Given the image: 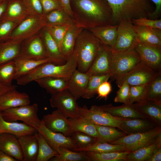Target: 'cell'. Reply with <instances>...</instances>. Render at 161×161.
<instances>
[{"instance_id": "cell-1", "label": "cell", "mask_w": 161, "mask_h": 161, "mask_svg": "<svg viewBox=\"0 0 161 161\" xmlns=\"http://www.w3.org/2000/svg\"><path fill=\"white\" fill-rule=\"evenodd\" d=\"M74 22L89 30L113 24L111 9L106 0H69Z\"/></svg>"}, {"instance_id": "cell-2", "label": "cell", "mask_w": 161, "mask_h": 161, "mask_svg": "<svg viewBox=\"0 0 161 161\" xmlns=\"http://www.w3.org/2000/svg\"><path fill=\"white\" fill-rule=\"evenodd\" d=\"M77 58L73 52L68 57L66 63L57 64L51 62L44 63L16 80L18 84L25 85L36 80L44 77L52 76L69 80L77 69Z\"/></svg>"}, {"instance_id": "cell-3", "label": "cell", "mask_w": 161, "mask_h": 161, "mask_svg": "<svg viewBox=\"0 0 161 161\" xmlns=\"http://www.w3.org/2000/svg\"><path fill=\"white\" fill-rule=\"evenodd\" d=\"M101 43L89 30L84 29L76 40L73 52L77 58V69L86 73L91 67Z\"/></svg>"}, {"instance_id": "cell-4", "label": "cell", "mask_w": 161, "mask_h": 161, "mask_svg": "<svg viewBox=\"0 0 161 161\" xmlns=\"http://www.w3.org/2000/svg\"><path fill=\"white\" fill-rule=\"evenodd\" d=\"M112 11L113 24L121 21L148 17L151 12L150 0H106Z\"/></svg>"}, {"instance_id": "cell-5", "label": "cell", "mask_w": 161, "mask_h": 161, "mask_svg": "<svg viewBox=\"0 0 161 161\" xmlns=\"http://www.w3.org/2000/svg\"><path fill=\"white\" fill-rule=\"evenodd\" d=\"M112 56L109 73L112 80L133 69L141 62L137 52L134 49L122 52L112 50Z\"/></svg>"}, {"instance_id": "cell-6", "label": "cell", "mask_w": 161, "mask_h": 161, "mask_svg": "<svg viewBox=\"0 0 161 161\" xmlns=\"http://www.w3.org/2000/svg\"><path fill=\"white\" fill-rule=\"evenodd\" d=\"M38 104L34 103L1 111L2 116L5 120L9 122L21 121L38 130L42 123V120L38 115Z\"/></svg>"}, {"instance_id": "cell-7", "label": "cell", "mask_w": 161, "mask_h": 161, "mask_svg": "<svg viewBox=\"0 0 161 161\" xmlns=\"http://www.w3.org/2000/svg\"><path fill=\"white\" fill-rule=\"evenodd\" d=\"M161 137V127L147 132L127 135L110 143L123 145L127 151H133L149 145Z\"/></svg>"}, {"instance_id": "cell-8", "label": "cell", "mask_w": 161, "mask_h": 161, "mask_svg": "<svg viewBox=\"0 0 161 161\" xmlns=\"http://www.w3.org/2000/svg\"><path fill=\"white\" fill-rule=\"evenodd\" d=\"M139 42L132 20L120 22L118 24L116 41L112 50L122 52L134 50Z\"/></svg>"}, {"instance_id": "cell-9", "label": "cell", "mask_w": 161, "mask_h": 161, "mask_svg": "<svg viewBox=\"0 0 161 161\" xmlns=\"http://www.w3.org/2000/svg\"><path fill=\"white\" fill-rule=\"evenodd\" d=\"M45 26L44 15H29L15 28L9 40L22 41L39 33Z\"/></svg>"}, {"instance_id": "cell-10", "label": "cell", "mask_w": 161, "mask_h": 161, "mask_svg": "<svg viewBox=\"0 0 161 161\" xmlns=\"http://www.w3.org/2000/svg\"><path fill=\"white\" fill-rule=\"evenodd\" d=\"M51 95L49 101L52 107L56 108L67 118L80 116L77 100L67 89Z\"/></svg>"}, {"instance_id": "cell-11", "label": "cell", "mask_w": 161, "mask_h": 161, "mask_svg": "<svg viewBox=\"0 0 161 161\" xmlns=\"http://www.w3.org/2000/svg\"><path fill=\"white\" fill-rule=\"evenodd\" d=\"M79 112L81 117L95 125L113 127L120 129V124L128 119L114 117L96 105L92 106L90 109L85 106H79Z\"/></svg>"}, {"instance_id": "cell-12", "label": "cell", "mask_w": 161, "mask_h": 161, "mask_svg": "<svg viewBox=\"0 0 161 161\" xmlns=\"http://www.w3.org/2000/svg\"><path fill=\"white\" fill-rule=\"evenodd\" d=\"M157 73L141 62L131 71L118 77L115 80L119 87L124 82L130 86L145 84L150 81Z\"/></svg>"}, {"instance_id": "cell-13", "label": "cell", "mask_w": 161, "mask_h": 161, "mask_svg": "<svg viewBox=\"0 0 161 161\" xmlns=\"http://www.w3.org/2000/svg\"><path fill=\"white\" fill-rule=\"evenodd\" d=\"M17 57L35 60L48 58L39 33L22 42Z\"/></svg>"}, {"instance_id": "cell-14", "label": "cell", "mask_w": 161, "mask_h": 161, "mask_svg": "<svg viewBox=\"0 0 161 161\" xmlns=\"http://www.w3.org/2000/svg\"><path fill=\"white\" fill-rule=\"evenodd\" d=\"M134 50L141 62L156 72L161 71V46L139 42Z\"/></svg>"}, {"instance_id": "cell-15", "label": "cell", "mask_w": 161, "mask_h": 161, "mask_svg": "<svg viewBox=\"0 0 161 161\" xmlns=\"http://www.w3.org/2000/svg\"><path fill=\"white\" fill-rule=\"evenodd\" d=\"M41 120L45 126L52 131L61 133L66 136H70L73 132L68 118L57 109L44 115Z\"/></svg>"}, {"instance_id": "cell-16", "label": "cell", "mask_w": 161, "mask_h": 161, "mask_svg": "<svg viewBox=\"0 0 161 161\" xmlns=\"http://www.w3.org/2000/svg\"><path fill=\"white\" fill-rule=\"evenodd\" d=\"M38 131L43 135L49 145L56 151L59 147L65 148L73 151L78 148L76 142L71 137L50 130L45 126L42 121Z\"/></svg>"}, {"instance_id": "cell-17", "label": "cell", "mask_w": 161, "mask_h": 161, "mask_svg": "<svg viewBox=\"0 0 161 161\" xmlns=\"http://www.w3.org/2000/svg\"><path fill=\"white\" fill-rule=\"evenodd\" d=\"M112 56V50L101 43L96 58L86 73L92 75L109 73Z\"/></svg>"}, {"instance_id": "cell-18", "label": "cell", "mask_w": 161, "mask_h": 161, "mask_svg": "<svg viewBox=\"0 0 161 161\" xmlns=\"http://www.w3.org/2000/svg\"><path fill=\"white\" fill-rule=\"evenodd\" d=\"M40 32L39 33L42 39L47 58L51 63L59 65L65 63L68 58L62 53L46 27H44Z\"/></svg>"}, {"instance_id": "cell-19", "label": "cell", "mask_w": 161, "mask_h": 161, "mask_svg": "<svg viewBox=\"0 0 161 161\" xmlns=\"http://www.w3.org/2000/svg\"><path fill=\"white\" fill-rule=\"evenodd\" d=\"M12 89L0 96V110L30 104V99L28 94Z\"/></svg>"}, {"instance_id": "cell-20", "label": "cell", "mask_w": 161, "mask_h": 161, "mask_svg": "<svg viewBox=\"0 0 161 161\" xmlns=\"http://www.w3.org/2000/svg\"><path fill=\"white\" fill-rule=\"evenodd\" d=\"M99 106L102 110L114 117L128 119L147 118L133 103L123 104L119 106H114L112 104H109Z\"/></svg>"}, {"instance_id": "cell-21", "label": "cell", "mask_w": 161, "mask_h": 161, "mask_svg": "<svg viewBox=\"0 0 161 161\" xmlns=\"http://www.w3.org/2000/svg\"><path fill=\"white\" fill-rule=\"evenodd\" d=\"M0 150L17 161H24L18 137L12 134H0Z\"/></svg>"}, {"instance_id": "cell-22", "label": "cell", "mask_w": 161, "mask_h": 161, "mask_svg": "<svg viewBox=\"0 0 161 161\" xmlns=\"http://www.w3.org/2000/svg\"><path fill=\"white\" fill-rule=\"evenodd\" d=\"M157 126L147 118L126 119L120 124V129L129 135L148 131Z\"/></svg>"}, {"instance_id": "cell-23", "label": "cell", "mask_w": 161, "mask_h": 161, "mask_svg": "<svg viewBox=\"0 0 161 161\" xmlns=\"http://www.w3.org/2000/svg\"><path fill=\"white\" fill-rule=\"evenodd\" d=\"M90 76L77 69L68 81L67 89L77 100L82 97L86 89Z\"/></svg>"}, {"instance_id": "cell-24", "label": "cell", "mask_w": 161, "mask_h": 161, "mask_svg": "<svg viewBox=\"0 0 161 161\" xmlns=\"http://www.w3.org/2000/svg\"><path fill=\"white\" fill-rule=\"evenodd\" d=\"M38 132L35 128L23 123L9 122L3 118L0 110V134L6 133L13 134L17 137L34 134Z\"/></svg>"}, {"instance_id": "cell-25", "label": "cell", "mask_w": 161, "mask_h": 161, "mask_svg": "<svg viewBox=\"0 0 161 161\" xmlns=\"http://www.w3.org/2000/svg\"><path fill=\"white\" fill-rule=\"evenodd\" d=\"M38 132L18 137L24 161L36 160L38 148Z\"/></svg>"}, {"instance_id": "cell-26", "label": "cell", "mask_w": 161, "mask_h": 161, "mask_svg": "<svg viewBox=\"0 0 161 161\" xmlns=\"http://www.w3.org/2000/svg\"><path fill=\"white\" fill-rule=\"evenodd\" d=\"M133 104L147 118L161 127V103L145 100Z\"/></svg>"}, {"instance_id": "cell-27", "label": "cell", "mask_w": 161, "mask_h": 161, "mask_svg": "<svg viewBox=\"0 0 161 161\" xmlns=\"http://www.w3.org/2000/svg\"><path fill=\"white\" fill-rule=\"evenodd\" d=\"M118 24L98 27L89 30L103 45L112 50L117 38Z\"/></svg>"}, {"instance_id": "cell-28", "label": "cell", "mask_w": 161, "mask_h": 161, "mask_svg": "<svg viewBox=\"0 0 161 161\" xmlns=\"http://www.w3.org/2000/svg\"><path fill=\"white\" fill-rule=\"evenodd\" d=\"M29 15L22 0H9L6 9L0 20L21 22Z\"/></svg>"}, {"instance_id": "cell-29", "label": "cell", "mask_w": 161, "mask_h": 161, "mask_svg": "<svg viewBox=\"0 0 161 161\" xmlns=\"http://www.w3.org/2000/svg\"><path fill=\"white\" fill-rule=\"evenodd\" d=\"M140 42L161 46V29L134 25Z\"/></svg>"}, {"instance_id": "cell-30", "label": "cell", "mask_w": 161, "mask_h": 161, "mask_svg": "<svg viewBox=\"0 0 161 161\" xmlns=\"http://www.w3.org/2000/svg\"><path fill=\"white\" fill-rule=\"evenodd\" d=\"M84 28L74 23L70 26L62 40L60 49L63 55L68 58L73 53L76 39Z\"/></svg>"}, {"instance_id": "cell-31", "label": "cell", "mask_w": 161, "mask_h": 161, "mask_svg": "<svg viewBox=\"0 0 161 161\" xmlns=\"http://www.w3.org/2000/svg\"><path fill=\"white\" fill-rule=\"evenodd\" d=\"M22 42L8 40L0 42V65L13 60L18 56Z\"/></svg>"}, {"instance_id": "cell-32", "label": "cell", "mask_w": 161, "mask_h": 161, "mask_svg": "<svg viewBox=\"0 0 161 161\" xmlns=\"http://www.w3.org/2000/svg\"><path fill=\"white\" fill-rule=\"evenodd\" d=\"M69 80L61 78L48 76L38 79L35 81L51 94L67 89Z\"/></svg>"}, {"instance_id": "cell-33", "label": "cell", "mask_w": 161, "mask_h": 161, "mask_svg": "<svg viewBox=\"0 0 161 161\" xmlns=\"http://www.w3.org/2000/svg\"><path fill=\"white\" fill-rule=\"evenodd\" d=\"M43 15L46 26L75 23L72 17L63 8L55 10Z\"/></svg>"}, {"instance_id": "cell-34", "label": "cell", "mask_w": 161, "mask_h": 161, "mask_svg": "<svg viewBox=\"0 0 161 161\" xmlns=\"http://www.w3.org/2000/svg\"><path fill=\"white\" fill-rule=\"evenodd\" d=\"M13 60L16 67V72L15 80L31 71L44 63L51 62L49 58L35 60L17 57Z\"/></svg>"}, {"instance_id": "cell-35", "label": "cell", "mask_w": 161, "mask_h": 161, "mask_svg": "<svg viewBox=\"0 0 161 161\" xmlns=\"http://www.w3.org/2000/svg\"><path fill=\"white\" fill-rule=\"evenodd\" d=\"M161 147V137L152 144L130 152L126 157V161H147L154 151Z\"/></svg>"}, {"instance_id": "cell-36", "label": "cell", "mask_w": 161, "mask_h": 161, "mask_svg": "<svg viewBox=\"0 0 161 161\" xmlns=\"http://www.w3.org/2000/svg\"><path fill=\"white\" fill-rule=\"evenodd\" d=\"M98 138L97 142L110 143L127 135L124 132L120 131L115 127L95 125Z\"/></svg>"}, {"instance_id": "cell-37", "label": "cell", "mask_w": 161, "mask_h": 161, "mask_svg": "<svg viewBox=\"0 0 161 161\" xmlns=\"http://www.w3.org/2000/svg\"><path fill=\"white\" fill-rule=\"evenodd\" d=\"M58 154L50 160L51 161H90L84 151H75L68 148L58 147L56 151Z\"/></svg>"}, {"instance_id": "cell-38", "label": "cell", "mask_w": 161, "mask_h": 161, "mask_svg": "<svg viewBox=\"0 0 161 161\" xmlns=\"http://www.w3.org/2000/svg\"><path fill=\"white\" fill-rule=\"evenodd\" d=\"M71 123L73 132L80 131L88 134L98 138V133L95 125L92 122L81 117L74 118H68Z\"/></svg>"}, {"instance_id": "cell-39", "label": "cell", "mask_w": 161, "mask_h": 161, "mask_svg": "<svg viewBox=\"0 0 161 161\" xmlns=\"http://www.w3.org/2000/svg\"><path fill=\"white\" fill-rule=\"evenodd\" d=\"M109 73L95 74L90 75L87 87L82 97L89 99L97 94V89L99 86L104 82L108 81L110 78Z\"/></svg>"}, {"instance_id": "cell-40", "label": "cell", "mask_w": 161, "mask_h": 161, "mask_svg": "<svg viewBox=\"0 0 161 161\" xmlns=\"http://www.w3.org/2000/svg\"><path fill=\"white\" fill-rule=\"evenodd\" d=\"M74 151H91L97 153L123 152L127 151L122 145L113 144L108 143L96 142L91 146L84 148H77Z\"/></svg>"}, {"instance_id": "cell-41", "label": "cell", "mask_w": 161, "mask_h": 161, "mask_svg": "<svg viewBox=\"0 0 161 161\" xmlns=\"http://www.w3.org/2000/svg\"><path fill=\"white\" fill-rule=\"evenodd\" d=\"M84 152L90 161H126V157L130 152L128 151L107 153Z\"/></svg>"}, {"instance_id": "cell-42", "label": "cell", "mask_w": 161, "mask_h": 161, "mask_svg": "<svg viewBox=\"0 0 161 161\" xmlns=\"http://www.w3.org/2000/svg\"><path fill=\"white\" fill-rule=\"evenodd\" d=\"M37 136L38 148L36 161H47L58 154L49 145L42 134L38 132Z\"/></svg>"}, {"instance_id": "cell-43", "label": "cell", "mask_w": 161, "mask_h": 161, "mask_svg": "<svg viewBox=\"0 0 161 161\" xmlns=\"http://www.w3.org/2000/svg\"><path fill=\"white\" fill-rule=\"evenodd\" d=\"M147 100L161 103V71L147 84Z\"/></svg>"}, {"instance_id": "cell-44", "label": "cell", "mask_w": 161, "mask_h": 161, "mask_svg": "<svg viewBox=\"0 0 161 161\" xmlns=\"http://www.w3.org/2000/svg\"><path fill=\"white\" fill-rule=\"evenodd\" d=\"M16 72L14 60L0 65V83L6 86H11L13 80H15Z\"/></svg>"}, {"instance_id": "cell-45", "label": "cell", "mask_w": 161, "mask_h": 161, "mask_svg": "<svg viewBox=\"0 0 161 161\" xmlns=\"http://www.w3.org/2000/svg\"><path fill=\"white\" fill-rule=\"evenodd\" d=\"M70 137L76 142L78 147V148H87L97 141V138L80 131L73 132Z\"/></svg>"}, {"instance_id": "cell-46", "label": "cell", "mask_w": 161, "mask_h": 161, "mask_svg": "<svg viewBox=\"0 0 161 161\" xmlns=\"http://www.w3.org/2000/svg\"><path fill=\"white\" fill-rule=\"evenodd\" d=\"M147 84L130 86L129 104L147 100Z\"/></svg>"}, {"instance_id": "cell-47", "label": "cell", "mask_w": 161, "mask_h": 161, "mask_svg": "<svg viewBox=\"0 0 161 161\" xmlns=\"http://www.w3.org/2000/svg\"><path fill=\"white\" fill-rule=\"evenodd\" d=\"M20 22L10 20H0V42L9 40L13 30Z\"/></svg>"}, {"instance_id": "cell-48", "label": "cell", "mask_w": 161, "mask_h": 161, "mask_svg": "<svg viewBox=\"0 0 161 161\" xmlns=\"http://www.w3.org/2000/svg\"><path fill=\"white\" fill-rule=\"evenodd\" d=\"M70 25H63L45 26L59 49L64 36Z\"/></svg>"}, {"instance_id": "cell-49", "label": "cell", "mask_w": 161, "mask_h": 161, "mask_svg": "<svg viewBox=\"0 0 161 161\" xmlns=\"http://www.w3.org/2000/svg\"><path fill=\"white\" fill-rule=\"evenodd\" d=\"M130 86L126 82L123 83L119 88L116 96L114 99L115 103L129 104Z\"/></svg>"}, {"instance_id": "cell-50", "label": "cell", "mask_w": 161, "mask_h": 161, "mask_svg": "<svg viewBox=\"0 0 161 161\" xmlns=\"http://www.w3.org/2000/svg\"><path fill=\"white\" fill-rule=\"evenodd\" d=\"M29 15H43L40 0H22Z\"/></svg>"}, {"instance_id": "cell-51", "label": "cell", "mask_w": 161, "mask_h": 161, "mask_svg": "<svg viewBox=\"0 0 161 161\" xmlns=\"http://www.w3.org/2000/svg\"><path fill=\"white\" fill-rule=\"evenodd\" d=\"M134 25L142 26L161 29V20L148 19L142 17L132 20Z\"/></svg>"}, {"instance_id": "cell-52", "label": "cell", "mask_w": 161, "mask_h": 161, "mask_svg": "<svg viewBox=\"0 0 161 161\" xmlns=\"http://www.w3.org/2000/svg\"><path fill=\"white\" fill-rule=\"evenodd\" d=\"M40 1L42 7L43 15L55 10L63 8L61 0Z\"/></svg>"}, {"instance_id": "cell-53", "label": "cell", "mask_w": 161, "mask_h": 161, "mask_svg": "<svg viewBox=\"0 0 161 161\" xmlns=\"http://www.w3.org/2000/svg\"><path fill=\"white\" fill-rule=\"evenodd\" d=\"M112 90L110 83L106 81L102 83L98 87L97 94H98L97 98H104L106 99Z\"/></svg>"}, {"instance_id": "cell-54", "label": "cell", "mask_w": 161, "mask_h": 161, "mask_svg": "<svg viewBox=\"0 0 161 161\" xmlns=\"http://www.w3.org/2000/svg\"><path fill=\"white\" fill-rule=\"evenodd\" d=\"M152 1L155 5L156 8L155 10L150 12L148 17L154 19L157 17L160 14L161 11V0H150Z\"/></svg>"}, {"instance_id": "cell-55", "label": "cell", "mask_w": 161, "mask_h": 161, "mask_svg": "<svg viewBox=\"0 0 161 161\" xmlns=\"http://www.w3.org/2000/svg\"><path fill=\"white\" fill-rule=\"evenodd\" d=\"M161 147L157 148L147 161H161Z\"/></svg>"}, {"instance_id": "cell-56", "label": "cell", "mask_w": 161, "mask_h": 161, "mask_svg": "<svg viewBox=\"0 0 161 161\" xmlns=\"http://www.w3.org/2000/svg\"><path fill=\"white\" fill-rule=\"evenodd\" d=\"M61 1L64 9L73 18L72 12L69 0H61Z\"/></svg>"}, {"instance_id": "cell-57", "label": "cell", "mask_w": 161, "mask_h": 161, "mask_svg": "<svg viewBox=\"0 0 161 161\" xmlns=\"http://www.w3.org/2000/svg\"><path fill=\"white\" fill-rule=\"evenodd\" d=\"M0 161H18L14 158L9 156L0 150Z\"/></svg>"}, {"instance_id": "cell-58", "label": "cell", "mask_w": 161, "mask_h": 161, "mask_svg": "<svg viewBox=\"0 0 161 161\" xmlns=\"http://www.w3.org/2000/svg\"><path fill=\"white\" fill-rule=\"evenodd\" d=\"M16 88L17 86L16 85L7 86L0 83V96L12 89Z\"/></svg>"}, {"instance_id": "cell-59", "label": "cell", "mask_w": 161, "mask_h": 161, "mask_svg": "<svg viewBox=\"0 0 161 161\" xmlns=\"http://www.w3.org/2000/svg\"><path fill=\"white\" fill-rule=\"evenodd\" d=\"M8 2V0L3 1L0 3V20L6 9Z\"/></svg>"}, {"instance_id": "cell-60", "label": "cell", "mask_w": 161, "mask_h": 161, "mask_svg": "<svg viewBox=\"0 0 161 161\" xmlns=\"http://www.w3.org/2000/svg\"><path fill=\"white\" fill-rule=\"evenodd\" d=\"M2 1V0H0V3H1Z\"/></svg>"}, {"instance_id": "cell-61", "label": "cell", "mask_w": 161, "mask_h": 161, "mask_svg": "<svg viewBox=\"0 0 161 161\" xmlns=\"http://www.w3.org/2000/svg\"><path fill=\"white\" fill-rule=\"evenodd\" d=\"M9 0H2V1H8Z\"/></svg>"}]
</instances>
